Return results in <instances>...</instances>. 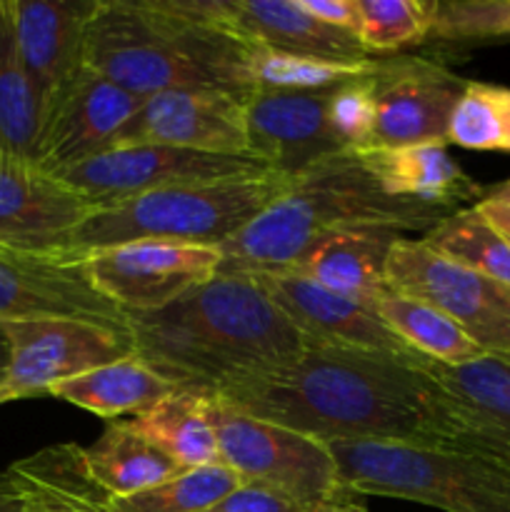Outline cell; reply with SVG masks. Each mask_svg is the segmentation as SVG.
Segmentation results:
<instances>
[{"instance_id":"6da1fadb","label":"cell","mask_w":510,"mask_h":512,"mask_svg":"<svg viewBox=\"0 0 510 512\" xmlns=\"http://www.w3.org/2000/svg\"><path fill=\"white\" fill-rule=\"evenodd\" d=\"M423 360L305 340L295 358L245 375L213 398L320 443H428L443 423L445 393Z\"/></svg>"},{"instance_id":"7a4b0ae2","label":"cell","mask_w":510,"mask_h":512,"mask_svg":"<svg viewBox=\"0 0 510 512\" xmlns=\"http://www.w3.org/2000/svg\"><path fill=\"white\" fill-rule=\"evenodd\" d=\"M135 355L178 390L220 393L295 358L305 338L253 278L218 273L155 313H130Z\"/></svg>"},{"instance_id":"3957f363","label":"cell","mask_w":510,"mask_h":512,"mask_svg":"<svg viewBox=\"0 0 510 512\" xmlns=\"http://www.w3.org/2000/svg\"><path fill=\"white\" fill-rule=\"evenodd\" d=\"M253 45L203 13V0H98L83 63L138 98L168 90L255 93Z\"/></svg>"},{"instance_id":"277c9868","label":"cell","mask_w":510,"mask_h":512,"mask_svg":"<svg viewBox=\"0 0 510 512\" xmlns=\"http://www.w3.org/2000/svg\"><path fill=\"white\" fill-rule=\"evenodd\" d=\"M450 213L388 195L358 153H335L290 178L283 195L220 248V273L293 268L315 240L355 225L428 233Z\"/></svg>"},{"instance_id":"5b68a950","label":"cell","mask_w":510,"mask_h":512,"mask_svg":"<svg viewBox=\"0 0 510 512\" xmlns=\"http://www.w3.org/2000/svg\"><path fill=\"white\" fill-rule=\"evenodd\" d=\"M290 185L288 175L265 173L220 183L178 185L95 208L73 238L78 255L135 240H170L223 248Z\"/></svg>"},{"instance_id":"8992f818","label":"cell","mask_w":510,"mask_h":512,"mask_svg":"<svg viewBox=\"0 0 510 512\" xmlns=\"http://www.w3.org/2000/svg\"><path fill=\"white\" fill-rule=\"evenodd\" d=\"M348 495L410 500L445 512H510V473L475 455L410 440L325 443Z\"/></svg>"},{"instance_id":"52a82bcc","label":"cell","mask_w":510,"mask_h":512,"mask_svg":"<svg viewBox=\"0 0 510 512\" xmlns=\"http://www.w3.org/2000/svg\"><path fill=\"white\" fill-rule=\"evenodd\" d=\"M220 463L243 483L288 495L305 508L338 498V468L328 445L303 433L253 418L208 395Z\"/></svg>"},{"instance_id":"ba28073f","label":"cell","mask_w":510,"mask_h":512,"mask_svg":"<svg viewBox=\"0 0 510 512\" xmlns=\"http://www.w3.org/2000/svg\"><path fill=\"white\" fill-rule=\"evenodd\" d=\"M385 280L393 293L420 300L453 320L485 355L510 358V288L490 280L423 240L400 235L385 263Z\"/></svg>"},{"instance_id":"9c48e42d","label":"cell","mask_w":510,"mask_h":512,"mask_svg":"<svg viewBox=\"0 0 510 512\" xmlns=\"http://www.w3.org/2000/svg\"><path fill=\"white\" fill-rule=\"evenodd\" d=\"M265 173L275 170L243 155L200 153V150L173 148V145L138 143L110 148L55 175L75 193L90 200L95 208H105L153 190L255 178Z\"/></svg>"},{"instance_id":"30bf717a","label":"cell","mask_w":510,"mask_h":512,"mask_svg":"<svg viewBox=\"0 0 510 512\" xmlns=\"http://www.w3.org/2000/svg\"><path fill=\"white\" fill-rule=\"evenodd\" d=\"M3 328L10 343L3 385L13 400L48 395L53 385L135 355L130 328L95 320H20Z\"/></svg>"},{"instance_id":"8fae6325","label":"cell","mask_w":510,"mask_h":512,"mask_svg":"<svg viewBox=\"0 0 510 512\" xmlns=\"http://www.w3.org/2000/svg\"><path fill=\"white\" fill-rule=\"evenodd\" d=\"M223 250L213 245L135 240L88 253L95 288L125 315L155 313L220 273Z\"/></svg>"},{"instance_id":"7c38bea8","label":"cell","mask_w":510,"mask_h":512,"mask_svg":"<svg viewBox=\"0 0 510 512\" xmlns=\"http://www.w3.org/2000/svg\"><path fill=\"white\" fill-rule=\"evenodd\" d=\"M445 393L440 428L425 445L460 450L510 473V358L480 355L463 365L423 360Z\"/></svg>"},{"instance_id":"4fadbf2b","label":"cell","mask_w":510,"mask_h":512,"mask_svg":"<svg viewBox=\"0 0 510 512\" xmlns=\"http://www.w3.org/2000/svg\"><path fill=\"white\" fill-rule=\"evenodd\" d=\"M78 318L130 328L88 273V255H35L0 248V323Z\"/></svg>"},{"instance_id":"5bb4252c","label":"cell","mask_w":510,"mask_h":512,"mask_svg":"<svg viewBox=\"0 0 510 512\" xmlns=\"http://www.w3.org/2000/svg\"><path fill=\"white\" fill-rule=\"evenodd\" d=\"M95 210L38 163L0 153V248L73 255L75 230Z\"/></svg>"},{"instance_id":"9a60e30c","label":"cell","mask_w":510,"mask_h":512,"mask_svg":"<svg viewBox=\"0 0 510 512\" xmlns=\"http://www.w3.org/2000/svg\"><path fill=\"white\" fill-rule=\"evenodd\" d=\"M140 105L143 98L83 63L43 115L35 163L55 175L105 153Z\"/></svg>"},{"instance_id":"2e32d148","label":"cell","mask_w":510,"mask_h":512,"mask_svg":"<svg viewBox=\"0 0 510 512\" xmlns=\"http://www.w3.org/2000/svg\"><path fill=\"white\" fill-rule=\"evenodd\" d=\"M468 80L423 58L380 60L370 148L448 145V123ZM368 148V150H370Z\"/></svg>"},{"instance_id":"e0dca14e","label":"cell","mask_w":510,"mask_h":512,"mask_svg":"<svg viewBox=\"0 0 510 512\" xmlns=\"http://www.w3.org/2000/svg\"><path fill=\"white\" fill-rule=\"evenodd\" d=\"M238 275L253 278L305 340L420 358L380 320L373 305L333 293L295 270H253Z\"/></svg>"},{"instance_id":"ac0fdd59","label":"cell","mask_w":510,"mask_h":512,"mask_svg":"<svg viewBox=\"0 0 510 512\" xmlns=\"http://www.w3.org/2000/svg\"><path fill=\"white\" fill-rule=\"evenodd\" d=\"M245 100L215 90H168L143 100L115 138L120 145H173L200 153L250 158Z\"/></svg>"},{"instance_id":"d6986e66","label":"cell","mask_w":510,"mask_h":512,"mask_svg":"<svg viewBox=\"0 0 510 512\" xmlns=\"http://www.w3.org/2000/svg\"><path fill=\"white\" fill-rule=\"evenodd\" d=\"M328 93L258 90L250 95L245 100L250 158L295 178L320 160L345 153L328 128Z\"/></svg>"},{"instance_id":"ffe728a7","label":"cell","mask_w":510,"mask_h":512,"mask_svg":"<svg viewBox=\"0 0 510 512\" xmlns=\"http://www.w3.org/2000/svg\"><path fill=\"white\" fill-rule=\"evenodd\" d=\"M98 0H10L15 43L43 115L83 65L85 25Z\"/></svg>"},{"instance_id":"44dd1931","label":"cell","mask_w":510,"mask_h":512,"mask_svg":"<svg viewBox=\"0 0 510 512\" xmlns=\"http://www.w3.org/2000/svg\"><path fill=\"white\" fill-rule=\"evenodd\" d=\"M205 15L258 48L333 60L370 58L355 35L315 20L298 0H205Z\"/></svg>"},{"instance_id":"7402d4cb","label":"cell","mask_w":510,"mask_h":512,"mask_svg":"<svg viewBox=\"0 0 510 512\" xmlns=\"http://www.w3.org/2000/svg\"><path fill=\"white\" fill-rule=\"evenodd\" d=\"M400 230L385 225H355L315 240L298 258L295 273L315 280L333 293L373 305L388 293L385 263Z\"/></svg>"},{"instance_id":"603a6c76","label":"cell","mask_w":510,"mask_h":512,"mask_svg":"<svg viewBox=\"0 0 510 512\" xmlns=\"http://www.w3.org/2000/svg\"><path fill=\"white\" fill-rule=\"evenodd\" d=\"M365 168L375 175L380 188L403 200H418L445 210H458L460 203H478L475 180L450 158L443 143H420L405 148H370L358 153Z\"/></svg>"},{"instance_id":"cb8c5ba5","label":"cell","mask_w":510,"mask_h":512,"mask_svg":"<svg viewBox=\"0 0 510 512\" xmlns=\"http://www.w3.org/2000/svg\"><path fill=\"white\" fill-rule=\"evenodd\" d=\"M25 512H110L113 495L95 480L83 445H48L8 468Z\"/></svg>"},{"instance_id":"d4e9b609","label":"cell","mask_w":510,"mask_h":512,"mask_svg":"<svg viewBox=\"0 0 510 512\" xmlns=\"http://www.w3.org/2000/svg\"><path fill=\"white\" fill-rule=\"evenodd\" d=\"M175 390L178 388L173 383L133 355L53 385L48 395L113 423L120 415H138L153 408L158 400L168 398Z\"/></svg>"},{"instance_id":"484cf974","label":"cell","mask_w":510,"mask_h":512,"mask_svg":"<svg viewBox=\"0 0 510 512\" xmlns=\"http://www.w3.org/2000/svg\"><path fill=\"white\" fill-rule=\"evenodd\" d=\"M125 425L163 450L183 470L220 463L218 438L208 415V395L175 390L153 408L125 420Z\"/></svg>"},{"instance_id":"4316f807","label":"cell","mask_w":510,"mask_h":512,"mask_svg":"<svg viewBox=\"0 0 510 512\" xmlns=\"http://www.w3.org/2000/svg\"><path fill=\"white\" fill-rule=\"evenodd\" d=\"M95 480L113 498L143 493L185 473L178 463L155 448L143 435L133 433L125 420H113L93 445L85 448Z\"/></svg>"},{"instance_id":"83f0119b","label":"cell","mask_w":510,"mask_h":512,"mask_svg":"<svg viewBox=\"0 0 510 512\" xmlns=\"http://www.w3.org/2000/svg\"><path fill=\"white\" fill-rule=\"evenodd\" d=\"M40 105L15 43L13 5L0 0V153L38 160Z\"/></svg>"},{"instance_id":"f1b7e54d","label":"cell","mask_w":510,"mask_h":512,"mask_svg":"<svg viewBox=\"0 0 510 512\" xmlns=\"http://www.w3.org/2000/svg\"><path fill=\"white\" fill-rule=\"evenodd\" d=\"M385 325L420 358L440 365H463L485 355L453 320L420 300L388 290L373 303Z\"/></svg>"},{"instance_id":"f546056e","label":"cell","mask_w":510,"mask_h":512,"mask_svg":"<svg viewBox=\"0 0 510 512\" xmlns=\"http://www.w3.org/2000/svg\"><path fill=\"white\" fill-rule=\"evenodd\" d=\"M250 68H253L255 93L258 90H270V93H328V90L340 88V85L378 73L380 60L315 58V55H295L253 45Z\"/></svg>"},{"instance_id":"4dcf8cb0","label":"cell","mask_w":510,"mask_h":512,"mask_svg":"<svg viewBox=\"0 0 510 512\" xmlns=\"http://www.w3.org/2000/svg\"><path fill=\"white\" fill-rule=\"evenodd\" d=\"M428 248L475 273L510 288V240L503 230L495 228L475 205L458 208L448 218L423 233Z\"/></svg>"},{"instance_id":"1f68e13d","label":"cell","mask_w":510,"mask_h":512,"mask_svg":"<svg viewBox=\"0 0 510 512\" xmlns=\"http://www.w3.org/2000/svg\"><path fill=\"white\" fill-rule=\"evenodd\" d=\"M448 143L510 153V88L468 80L448 123Z\"/></svg>"},{"instance_id":"d6a6232c","label":"cell","mask_w":510,"mask_h":512,"mask_svg":"<svg viewBox=\"0 0 510 512\" xmlns=\"http://www.w3.org/2000/svg\"><path fill=\"white\" fill-rule=\"evenodd\" d=\"M240 485L243 480L228 465H205L143 493L113 498L110 512H203Z\"/></svg>"},{"instance_id":"836d02e7","label":"cell","mask_w":510,"mask_h":512,"mask_svg":"<svg viewBox=\"0 0 510 512\" xmlns=\"http://www.w3.org/2000/svg\"><path fill=\"white\" fill-rule=\"evenodd\" d=\"M358 40L365 53H388L423 43L433 33L435 0H358Z\"/></svg>"},{"instance_id":"e575fe53","label":"cell","mask_w":510,"mask_h":512,"mask_svg":"<svg viewBox=\"0 0 510 512\" xmlns=\"http://www.w3.org/2000/svg\"><path fill=\"white\" fill-rule=\"evenodd\" d=\"M328 128L345 153H363L375 130V73L328 93Z\"/></svg>"},{"instance_id":"d590c367","label":"cell","mask_w":510,"mask_h":512,"mask_svg":"<svg viewBox=\"0 0 510 512\" xmlns=\"http://www.w3.org/2000/svg\"><path fill=\"white\" fill-rule=\"evenodd\" d=\"M430 35L440 40L510 38V0L438 3Z\"/></svg>"},{"instance_id":"8d00e7d4","label":"cell","mask_w":510,"mask_h":512,"mask_svg":"<svg viewBox=\"0 0 510 512\" xmlns=\"http://www.w3.org/2000/svg\"><path fill=\"white\" fill-rule=\"evenodd\" d=\"M315 510L305 508V505L295 503V500H290L288 495H280L275 493V490L243 483L240 488H235L233 493L220 498L218 503L210 505V508L203 512H315Z\"/></svg>"},{"instance_id":"74e56055","label":"cell","mask_w":510,"mask_h":512,"mask_svg":"<svg viewBox=\"0 0 510 512\" xmlns=\"http://www.w3.org/2000/svg\"><path fill=\"white\" fill-rule=\"evenodd\" d=\"M298 3L305 13H310L315 20H320V23L358 38V0H298Z\"/></svg>"},{"instance_id":"f35d334b","label":"cell","mask_w":510,"mask_h":512,"mask_svg":"<svg viewBox=\"0 0 510 512\" xmlns=\"http://www.w3.org/2000/svg\"><path fill=\"white\" fill-rule=\"evenodd\" d=\"M475 210L485 215L495 228L510 235V178L495 185V188L485 190L478 203H475Z\"/></svg>"},{"instance_id":"ab89813d","label":"cell","mask_w":510,"mask_h":512,"mask_svg":"<svg viewBox=\"0 0 510 512\" xmlns=\"http://www.w3.org/2000/svg\"><path fill=\"white\" fill-rule=\"evenodd\" d=\"M0 512H25L18 485L8 470H0Z\"/></svg>"},{"instance_id":"60d3db41","label":"cell","mask_w":510,"mask_h":512,"mask_svg":"<svg viewBox=\"0 0 510 512\" xmlns=\"http://www.w3.org/2000/svg\"><path fill=\"white\" fill-rule=\"evenodd\" d=\"M315 512H365V508L360 503H355L348 493H340L338 498L323 503Z\"/></svg>"},{"instance_id":"b9f144b4","label":"cell","mask_w":510,"mask_h":512,"mask_svg":"<svg viewBox=\"0 0 510 512\" xmlns=\"http://www.w3.org/2000/svg\"><path fill=\"white\" fill-rule=\"evenodd\" d=\"M8 363H10V343H8V335H5L3 323H0V385L5 383V375H8Z\"/></svg>"},{"instance_id":"7bdbcfd3","label":"cell","mask_w":510,"mask_h":512,"mask_svg":"<svg viewBox=\"0 0 510 512\" xmlns=\"http://www.w3.org/2000/svg\"><path fill=\"white\" fill-rule=\"evenodd\" d=\"M10 400H13V395L8 393V388H5V385H0V405L10 403Z\"/></svg>"},{"instance_id":"ee69618b","label":"cell","mask_w":510,"mask_h":512,"mask_svg":"<svg viewBox=\"0 0 510 512\" xmlns=\"http://www.w3.org/2000/svg\"><path fill=\"white\" fill-rule=\"evenodd\" d=\"M505 235H508V233H505ZM508 240H510V235H508Z\"/></svg>"}]
</instances>
